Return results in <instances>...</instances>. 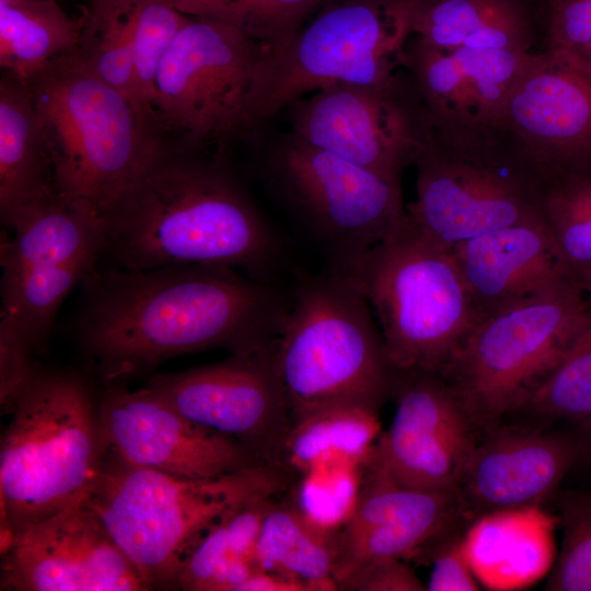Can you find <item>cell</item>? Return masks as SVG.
<instances>
[{"mask_svg":"<svg viewBox=\"0 0 591 591\" xmlns=\"http://www.w3.org/2000/svg\"><path fill=\"white\" fill-rule=\"evenodd\" d=\"M580 459L575 438L542 431L499 432L476 444L455 494L462 514L538 506Z\"/></svg>","mask_w":591,"mask_h":591,"instance_id":"cell-21","label":"cell"},{"mask_svg":"<svg viewBox=\"0 0 591 591\" xmlns=\"http://www.w3.org/2000/svg\"><path fill=\"white\" fill-rule=\"evenodd\" d=\"M239 591H311L303 582L294 579L256 569L255 572L241 586Z\"/></svg>","mask_w":591,"mask_h":591,"instance_id":"cell-42","label":"cell"},{"mask_svg":"<svg viewBox=\"0 0 591 591\" xmlns=\"http://www.w3.org/2000/svg\"><path fill=\"white\" fill-rule=\"evenodd\" d=\"M380 433L378 413L355 406L328 407L291 425L279 466L286 463L300 471L311 470L328 454L364 462Z\"/></svg>","mask_w":591,"mask_h":591,"instance_id":"cell-30","label":"cell"},{"mask_svg":"<svg viewBox=\"0 0 591 591\" xmlns=\"http://www.w3.org/2000/svg\"><path fill=\"white\" fill-rule=\"evenodd\" d=\"M578 434L575 438L579 448L580 457L591 462V415L577 421Z\"/></svg>","mask_w":591,"mask_h":591,"instance_id":"cell-44","label":"cell"},{"mask_svg":"<svg viewBox=\"0 0 591 591\" xmlns=\"http://www.w3.org/2000/svg\"><path fill=\"white\" fill-rule=\"evenodd\" d=\"M97 419L103 453L134 465L212 478L267 464L239 441L187 419L147 386L106 387Z\"/></svg>","mask_w":591,"mask_h":591,"instance_id":"cell-16","label":"cell"},{"mask_svg":"<svg viewBox=\"0 0 591 591\" xmlns=\"http://www.w3.org/2000/svg\"><path fill=\"white\" fill-rule=\"evenodd\" d=\"M35 0H0V5H19L28 3Z\"/></svg>","mask_w":591,"mask_h":591,"instance_id":"cell-46","label":"cell"},{"mask_svg":"<svg viewBox=\"0 0 591 591\" xmlns=\"http://www.w3.org/2000/svg\"><path fill=\"white\" fill-rule=\"evenodd\" d=\"M414 0H329L287 42L265 48L246 101L260 128L308 93L335 84H379L403 66Z\"/></svg>","mask_w":591,"mask_h":591,"instance_id":"cell-9","label":"cell"},{"mask_svg":"<svg viewBox=\"0 0 591 591\" xmlns=\"http://www.w3.org/2000/svg\"><path fill=\"white\" fill-rule=\"evenodd\" d=\"M542 174L591 158V78L544 51L499 119Z\"/></svg>","mask_w":591,"mask_h":591,"instance_id":"cell-20","label":"cell"},{"mask_svg":"<svg viewBox=\"0 0 591 591\" xmlns=\"http://www.w3.org/2000/svg\"><path fill=\"white\" fill-rule=\"evenodd\" d=\"M97 401L74 372L37 366L1 437V547L84 501L102 466Z\"/></svg>","mask_w":591,"mask_h":591,"instance_id":"cell-6","label":"cell"},{"mask_svg":"<svg viewBox=\"0 0 591 591\" xmlns=\"http://www.w3.org/2000/svg\"><path fill=\"white\" fill-rule=\"evenodd\" d=\"M291 425L318 410L378 413L392 393V366L371 306L349 275H300L276 338Z\"/></svg>","mask_w":591,"mask_h":591,"instance_id":"cell-4","label":"cell"},{"mask_svg":"<svg viewBox=\"0 0 591 591\" xmlns=\"http://www.w3.org/2000/svg\"><path fill=\"white\" fill-rule=\"evenodd\" d=\"M412 37L441 49L531 51L532 18L525 0H414Z\"/></svg>","mask_w":591,"mask_h":591,"instance_id":"cell-26","label":"cell"},{"mask_svg":"<svg viewBox=\"0 0 591 591\" xmlns=\"http://www.w3.org/2000/svg\"><path fill=\"white\" fill-rule=\"evenodd\" d=\"M288 107L290 130L302 139L398 182L414 164L429 120L413 76L399 72L379 84L326 86Z\"/></svg>","mask_w":591,"mask_h":591,"instance_id":"cell-14","label":"cell"},{"mask_svg":"<svg viewBox=\"0 0 591 591\" xmlns=\"http://www.w3.org/2000/svg\"><path fill=\"white\" fill-rule=\"evenodd\" d=\"M1 235V313L36 354L46 350L58 311L96 269L105 244L100 211L58 193L25 210Z\"/></svg>","mask_w":591,"mask_h":591,"instance_id":"cell-13","label":"cell"},{"mask_svg":"<svg viewBox=\"0 0 591 591\" xmlns=\"http://www.w3.org/2000/svg\"><path fill=\"white\" fill-rule=\"evenodd\" d=\"M146 386L187 419L279 466L291 416L277 368L276 339L220 362L154 374Z\"/></svg>","mask_w":591,"mask_h":591,"instance_id":"cell-15","label":"cell"},{"mask_svg":"<svg viewBox=\"0 0 591 591\" xmlns=\"http://www.w3.org/2000/svg\"><path fill=\"white\" fill-rule=\"evenodd\" d=\"M74 331L106 383L185 354H244L273 343L291 294L225 266L95 269L80 285Z\"/></svg>","mask_w":591,"mask_h":591,"instance_id":"cell-1","label":"cell"},{"mask_svg":"<svg viewBox=\"0 0 591 591\" xmlns=\"http://www.w3.org/2000/svg\"><path fill=\"white\" fill-rule=\"evenodd\" d=\"M428 117L413 164L416 197L406 208L417 231L453 248L500 228L542 223L541 173L510 130Z\"/></svg>","mask_w":591,"mask_h":591,"instance_id":"cell-5","label":"cell"},{"mask_svg":"<svg viewBox=\"0 0 591 591\" xmlns=\"http://www.w3.org/2000/svg\"><path fill=\"white\" fill-rule=\"evenodd\" d=\"M541 177L542 224L577 279L591 267V158L545 171Z\"/></svg>","mask_w":591,"mask_h":591,"instance_id":"cell-29","label":"cell"},{"mask_svg":"<svg viewBox=\"0 0 591 591\" xmlns=\"http://www.w3.org/2000/svg\"><path fill=\"white\" fill-rule=\"evenodd\" d=\"M555 519L538 506L480 515L464 534L480 584L493 590L528 587L551 568Z\"/></svg>","mask_w":591,"mask_h":591,"instance_id":"cell-24","label":"cell"},{"mask_svg":"<svg viewBox=\"0 0 591 591\" xmlns=\"http://www.w3.org/2000/svg\"><path fill=\"white\" fill-rule=\"evenodd\" d=\"M54 166L56 192L101 212L167 143L76 51L27 80Z\"/></svg>","mask_w":591,"mask_h":591,"instance_id":"cell-7","label":"cell"},{"mask_svg":"<svg viewBox=\"0 0 591 591\" xmlns=\"http://www.w3.org/2000/svg\"><path fill=\"white\" fill-rule=\"evenodd\" d=\"M259 170L334 273L349 274L407 217L402 182L320 149L292 130L264 143Z\"/></svg>","mask_w":591,"mask_h":591,"instance_id":"cell-11","label":"cell"},{"mask_svg":"<svg viewBox=\"0 0 591 591\" xmlns=\"http://www.w3.org/2000/svg\"><path fill=\"white\" fill-rule=\"evenodd\" d=\"M548 53H560L591 39V0H543Z\"/></svg>","mask_w":591,"mask_h":591,"instance_id":"cell-38","label":"cell"},{"mask_svg":"<svg viewBox=\"0 0 591 591\" xmlns=\"http://www.w3.org/2000/svg\"><path fill=\"white\" fill-rule=\"evenodd\" d=\"M591 327V301L578 280L483 315L441 376L477 425L519 410L572 344Z\"/></svg>","mask_w":591,"mask_h":591,"instance_id":"cell-10","label":"cell"},{"mask_svg":"<svg viewBox=\"0 0 591 591\" xmlns=\"http://www.w3.org/2000/svg\"><path fill=\"white\" fill-rule=\"evenodd\" d=\"M36 354L15 324L5 314L0 315V402L1 410L12 413L15 403L33 378L37 364Z\"/></svg>","mask_w":591,"mask_h":591,"instance_id":"cell-36","label":"cell"},{"mask_svg":"<svg viewBox=\"0 0 591 591\" xmlns=\"http://www.w3.org/2000/svg\"><path fill=\"white\" fill-rule=\"evenodd\" d=\"M564 540L545 590L591 591V493L558 497Z\"/></svg>","mask_w":591,"mask_h":591,"instance_id":"cell-35","label":"cell"},{"mask_svg":"<svg viewBox=\"0 0 591 591\" xmlns=\"http://www.w3.org/2000/svg\"><path fill=\"white\" fill-rule=\"evenodd\" d=\"M0 590H148L85 500L15 533L1 547Z\"/></svg>","mask_w":591,"mask_h":591,"instance_id":"cell-18","label":"cell"},{"mask_svg":"<svg viewBox=\"0 0 591 591\" xmlns=\"http://www.w3.org/2000/svg\"><path fill=\"white\" fill-rule=\"evenodd\" d=\"M347 275L366 296L397 372L441 375L480 317L452 248L407 217Z\"/></svg>","mask_w":591,"mask_h":591,"instance_id":"cell-8","label":"cell"},{"mask_svg":"<svg viewBox=\"0 0 591 591\" xmlns=\"http://www.w3.org/2000/svg\"><path fill=\"white\" fill-rule=\"evenodd\" d=\"M281 466L259 464L212 478H188L104 452L85 502L149 589H177L188 556L229 510L287 487Z\"/></svg>","mask_w":591,"mask_h":591,"instance_id":"cell-3","label":"cell"},{"mask_svg":"<svg viewBox=\"0 0 591 591\" xmlns=\"http://www.w3.org/2000/svg\"><path fill=\"white\" fill-rule=\"evenodd\" d=\"M520 409L575 421L591 415V327L572 344Z\"/></svg>","mask_w":591,"mask_h":591,"instance_id":"cell-34","label":"cell"},{"mask_svg":"<svg viewBox=\"0 0 591 591\" xmlns=\"http://www.w3.org/2000/svg\"><path fill=\"white\" fill-rule=\"evenodd\" d=\"M85 15H69L56 0L0 5V66L27 81L49 61L76 51Z\"/></svg>","mask_w":591,"mask_h":591,"instance_id":"cell-28","label":"cell"},{"mask_svg":"<svg viewBox=\"0 0 591 591\" xmlns=\"http://www.w3.org/2000/svg\"><path fill=\"white\" fill-rule=\"evenodd\" d=\"M538 55L495 48L441 49L410 36L403 66L413 76L430 117L497 123L515 83Z\"/></svg>","mask_w":591,"mask_h":591,"instance_id":"cell-22","label":"cell"},{"mask_svg":"<svg viewBox=\"0 0 591 591\" xmlns=\"http://www.w3.org/2000/svg\"><path fill=\"white\" fill-rule=\"evenodd\" d=\"M188 18L176 8L175 0H137L134 36L137 93L144 119L160 136L154 112L155 78L163 57Z\"/></svg>","mask_w":591,"mask_h":591,"instance_id":"cell-33","label":"cell"},{"mask_svg":"<svg viewBox=\"0 0 591 591\" xmlns=\"http://www.w3.org/2000/svg\"><path fill=\"white\" fill-rule=\"evenodd\" d=\"M461 514L455 493L413 489L382 473L370 475L337 535V588L367 565L419 552Z\"/></svg>","mask_w":591,"mask_h":591,"instance_id":"cell-19","label":"cell"},{"mask_svg":"<svg viewBox=\"0 0 591 591\" xmlns=\"http://www.w3.org/2000/svg\"><path fill=\"white\" fill-rule=\"evenodd\" d=\"M584 294L591 301V267L582 271L577 278Z\"/></svg>","mask_w":591,"mask_h":591,"instance_id":"cell-45","label":"cell"},{"mask_svg":"<svg viewBox=\"0 0 591 591\" xmlns=\"http://www.w3.org/2000/svg\"><path fill=\"white\" fill-rule=\"evenodd\" d=\"M225 514L207 531L188 556L178 576L177 589L208 591L227 564L237 558L231 549Z\"/></svg>","mask_w":591,"mask_h":591,"instance_id":"cell-37","label":"cell"},{"mask_svg":"<svg viewBox=\"0 0 591 591\" xmlns=\"http://www.w3.org/2000/svg\"><path fill=\"white\" fill-rule=\"evenodd\" d=\"M136 4L137 0H90L77 53L97 78L126 96L143 117L135 78Z\"/></svg>","mask_w":591,"mask_h":591,"instance_id":"cell-31","label":"cell"},{"mask_svg":"<svg viewBox=\"0 0 591 591\" xmlns=\"http://www.w3.org/2000/svg\"><path fill=\"white\" fill-rule=\"evenodd\" d=\"M54 166L27 81L0 80V217L5 228L56 194Z\"/></svg>","mask_w":591,"mask_h":591,"instance_id":"cell-25","label":"cell"},{"mask_svg":"<svg viewBox=\"0 0 591 591\" xmlns=\"http://www.w3.org/2000/svg\"><path fill=\"white\" fill-rule=\"evenodd\" d=\"M338 590L425 591L427 587L401 559H386L351 573L338 584Z\"/></svg>","mask_w":591,"mask_h":591,"instance_id":"cell-41","label":"cell"},{"mask_svg":"<svg viewBox=\"0 0 591 591\" xmlns=\"http://www.w3.org/2000/svg\"><path fill=\"white\" fill-rule=\"evenodd\" d=\"M274 494L247 498L225 514L231 549L235 557L254 561L263 522L273 507Z\"/></svg>","mask_w":591,"mask_h":591,"instance_id":"cell-40","label":"cell"},{"mask_svg":"<svg viewBox=\"0 0 591 591\" xmlns=\"http://www.w3.org/2000/svg\"><path fill=\"white\" fill-rule=\"evenodd\" d=\"M328 0H175L184 14L234 26L265 48L287 42L309 14Z\"/></svg>","mask_w":591,"mask_h":591,"instance_id":"cell-32","label":"cell"},{"mask_svg":"<svg viewBox=\"0 0 591 591\" xmlns=\"http://www.w3.org/2000/svg\"><path fill=\"white\" fill-rule=\"evenodd\" d=\"M548 54L591 78V39L572 49Z\"/></svg>","mask_w":591,"mask_h":591,"instance_id":"cell-43","label":"cell"},{"mask_svg":"<svg viewBox=\"0 0 591 591\" xmlns=\"http://www.w3.org/2000/svg\"><path fill=\"white\" fill-rule=\"evenodd\" d=\"M100 215L104 254L125 269L218 265L277 283L286 260L221 152L165 144Z\"/></svg>","mask_w":591,"mask_h":591,"instance_id":"cell-2","label":"cell"},{"mask_svg":"<svg viewBox=\"0 0 591 591\" xmlns=\"http://www.w3.org/2000/svg\"><path fill=\"white\" fill-rule=\"evenodd\" d=\"M392 393L395 415L369 460L404 487L455 493L476 445L455 391L440 374L397 372Z\"/></svg>","mask_w":591,"mask_h":591,"instance_id":"cell-17","label":"cell"},{"mask_svg":"<svg viewBox=\"0 0 591 591\" xmlns=\"http://www.w3.org/2000/svg\"><path fill=\"white\" fill-rule=\"evenodd\" d=\"M452 251L480 317L577 280L537 222L489 231Z\"/></svg>","mask_w":591,"mask_h":591,"instance_id":"cell-23","label":"cell"},{"mask_svg":"<svg viewBox=\"0 0 591 591\" xmlns=\"http://www.w3.org/2000/svg\"><path fill=\"white\" fill-rule=\"evenodd\" d=\"M337 531L290 502H274L260 530L254 563L258 569L306 584L311 591L338 590L334 579Z\"/></svg>","mask_w":591,"mask_h":591,"instance_id":"cell-27","label":"cell"},{"mask_svg":"<svg viewBox=\"0 0 591 591\" xmlns=\"http://www.w3.org/2000/svg\"><path fill=\"white\" fill-rule=\"evenodd\" d=\"M264 46L218 20L190 16L162 59L155 78L159 132L187 150L219 152L262 135L246 101Z\"/></svg>","mask_w":591,"mask_h":591,"instance_id":"cell-12","label":"cell"},{"mask_svg":"<svg viewBox=\"0 0 591 591\" xmlns=\"http://www.w3.org/2000/svg\"><path fill=\"white\" fill-rule=\"evenodd\" d=\"M448 532V531H447ZM437 537L440 544L432 545V570L426 586L429 591H476L480 589L465 548L462 536ZM427 545V544H426Z\"/></svg>","mask_w":591,"mask_h":591,"instance_id":"cell-39","label":"cell"}]
</instances>
